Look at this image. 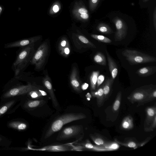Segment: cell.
Listing matches in <instances>:
<instances>
[{
  "label": "cell",
  "instance_id": "cell-38",
  "mask_svg": "<svg viewBox=\"0 0 156 156\" xmlns=\"http://www.w3.org/2000/svg\"><path fill=\"white\" fill-rule=\"evenodd\" d=\"M48 149H49L50 150L56 151H64L66 149V148L64 147L63 146H51Z\"/></svg>",
  "mask_w": 156,
  "mask_h": 156
},
{
  "label": "cell",
  "instance_id": "cell-30",
  "mask_svg": "<svg viewBox=\"0 0 156 156\" xmlns=\"http://www.w3.org/2000/svg\"><path fill=\"white\" fill-rule=\"evenodd\" d=\"M61 8V5L58 1L55 2L51 5L49 13L51 15H53L58 12Z\"/></svg>",
  "mask_w": 156,
  "mask_h": 156
},
{
  "label": "cell",
  "instance_id": "cell-17",
  "mask_svg": "<svg viewBox=\"0 0 156 156\" xmlns=\"http://www.w3.org/2000/svg\"><path fill=\"white\" fill-rule=\"evenodd\" d=\"M156 71L155 66H148L139 69L136 71V73L140 77H145L153 74Z\"/></svg>",
  "mask_w": 156,
  "mask_h": 156
},
{
  "label": "cell",
  "instance_id": "cell-33",
  "mask_svg": "<svg viewBox=\"0 0 156 156\" xmlns=\"http://www.w3.org/2000/svg\"><path fill=\"white\" fill-rule=\"evenodd\" d=\"M69 45L67 40L65 38L63 39L60 43L59 45V50L60 53L64 56V49L68 46Z\"/></svg>",
  "mask_w": 156,
  "mask_h": 156
},
{
  "label": "cell",
  "instance_id": "cell-21",
  "mask_svg": "<svg viewBox=\"0 0 156 156\" xmlns=\"http://www.w3.org/2000/svg\"><path fill=\"white\" fill-rule=\"evenodd\" d=\"M90 137L98 145L104 146L109 142L106 141L102 136L98 134H90Z\"/></svg>",
  "mask_w": 156,
  "mask_h": 156
},
{
  "label": "cell",
  "instance_id": "cell-39",
  "mask_svg": "<svg viewBox=\"0 0 156 156\" xmlns=\"http://www.w3.org/2000/svg\"><path fill=\"white\" fill-rule=\"evenodd\" d=\"M105 79V76L102 75H99L97 79L96 87L98 88L102 83Z\"/></svg>",
  "mask_w": 156,
  "mask_h": 156
},
{
  "label": "cell",
  "instance_id": "cell-9",
  "mask_svg": "<svg viewBox=\"0 0 156 156\" xmlns=\"http://www.w3.org/2000/svg\"><path fill=\"white\" fill-rule=\"evenodd\" d=\"M116 31L115 35V41H120L124 39L127 32V27L125 22L118 17L115 18L114 20Z\"/></svg>",
  "mask_w": 156,
  "mask_h": 156
},
{
  "label": "cell",
  "instance_id": "cell-42",
  "mask_svg": "<svg viewBox=\"0 0 156 156\" xmlns=\"http://www.w3.org/2000/svg\"><path fill=\"white\" fill-rule=\"evenodd\" d=\"M88 87V84L86 83L83 84L81 87V89L83 90H86Z\"/></svg>",
  "mask_w": 156,
  "mask_h": 156
},
{
  "label": "cell",
  "instance_id": "cell-14",
  "mask_svg": "<svg viewBox=\"0 0 156 156\" xmlns=\"http://www.w3.org/2000/svg\"><path fill=\"white\" fill-rule=\"evenodd\" d=\"M145 112L146 117L144 122V129L148 126L156 116V106L155 105L147 107L145 109Z\"/></svg>",
  "mask_w": 156,
  "mask_h": 156
},
{
  "label": "cell",
  "instance_id": "cell-22",
  "mask_svg": "<svg viewBox=\"0 0 156 156\" xmlns=\"http://www.w3.org/2000/svg\"><path fill=\"white\" fill-rule=\"evenodd\" d=\"M98 71H94L90 77V88L91 91L95 90L96 89L98 78L99 75Z\"/></svg>",
  "mask_w": 156,
  "mask_h": 156
},
{
  "label": "cell",
  "instance_id": "cell-11",
  "mask_svg": "<svg viewBox=\"0 0 156 156\" xmlns=\"http://www.w3.org/2000/svg\"><path fill=\"white\" fill-rule=\"evenodd\" d=\"M151 139V137H147L144 141L139 142L136 141L134 140L133 139H130L125 142H121L117 139H115V142L125 147L132 148L136 149L137 148L142 147L147 143Z\"/></svg>",
  "mask_w": 156,
  "mask_h": 156
},
{
  "label": "cell",
  "instance_id": "cell-4",
  "mask_svg": "<svg viewBox=\"0 0 156 156\" xmlns=\"http://www.w3.org/2000/svg\"><path fill=\"white\" fill-rule=\"evenodd\" d=\"M49 47L48 43L44 42L35 52L30 61L31 63L35 66L37 70L41 69L44 65L48 55Z\"/></svg>",
  "mask_w": 156,
  "mask_h": 156
},
{
  "label": "cell",
  "instance_id": "cell-6",
  "mask_svg": "<svg viewBox=\"0 0 156 156\" xmlns=\"http://www.w3.org/2000/svg\"><path fill=\"white\" fill-rule=\"evenodd\" d=\"M83 127L80 125L70 126L64 129L57 136L56 140H62L71 138L82 133Z\"/></svg>",
  "mask_w": 156,
  "mask_h": 156
},
{
  "label": "cell",
  "instance_id": "cell-41",
  "mask_svg": "<svg viewBox=\"0 0 156 156\" xmlns=\"http://www.w3.org/2000/svg\"><path fill=\"white\" fill-rule=\"evenodd\" d=\"M69 48V45L64 49V56L66 57L69 54L70 51Z\"/></svg>",
  "mask_w": 156,
  "mask_h": 156
},
{
  "label": "cell",
  "instance_id": "cell-12",
  "mask_svg": "<svg viewBox=\"0 0 156 156\" xmlns=\"http://www.w3.org/2000/svg\"><path fill=\"white\" fill-rule=\"evenodd\" d=\"M43 82L49 94L54 107H58V104L54 92L50 79L48 75H46L43 79Z\"/></svg>",
  "mask_w": 156,
  "mask_h": 156
},
{
  "label": "cell",
  "instance_id": "cell-10",
  "mask_svg": "<svg viewBox=\"0 0 156 156\" xmlns=\"http://www.w3.org/2000/svg\"><path fill=\"white\" fill-rule=\"evenodd\" d=\"M41 37L36 36L30 38L20 40L5 44V48H9L16 47H24L34 43L39 40Z\"/></svg>",
  "mask_w": 156,
  "mask_h": 156
},
{
  "label": "cell",
  "instance_id": "cell-40",
  "mask_svg": "<svg viewBox=\"0 0 156 156\" xmlns=\"http://www.w3.org/2000/svg\"><path fill=\"white\" fill-rule=\"evenodd\" d=\"M153 20L154 26L155 30H156V8H155L153 12Z\"/></svg>",
  "mask_w": 156,
  "mask_h": 156
},
{
  "label": "cell",
  "instance_id": "cell-13",
  "mask_svg": "<svg viewBox=\"0 0 156 156\" xmlns=\"http://www.w3.org/2000/svg\"><path fill=\"white\" fill-rule=\"evenodd\" d=\"M70 82L72 86L76 91L79 92L81 89L80 82L77 68L74 66L70 76Z\"/></svg>",
  "mask_w": 156,
  "mask_h": 156
},
{
  "label": "cell",
  "instance_id": "cell-43",
  "mask_svg": "<svg viewBox=\"0 0 156 156\" xmlns=\"http://www.w3.org/2000/svg\"><path fill=\"white\" fill-rule=\"evenodd\" d=\"M86 97L87 98H89L90 99L92 97V96L90 93H87L86 95Z\"/></svg>",
  "mask_w": 156,
  "mask_h": 156
},
{
  "label": "cell",
  "instance_id": "cell-15",
  "mask_svg": "<svg viewBox=\"0 0 156 156\" xmlns=\"http://www.w3.org/2000/svg\"><path fill=\"white\" fill-rule=\"evenodd\" d=\"M91 95L94 98H96L97 105L98 107L102 106L105 101L103 85L99 87L96 90L91 92Z\"/></svg>",
  "mask_w": 156,
  "mask_h": 156
},
{
  "label": "cell",
  "instance_id": "cell-24",
  "mask_svg": "<svg viewBox=\"0 0 156 156\" xmlns=\"http://www.w3.org/2000/svg\"><path fill=\"white\" fill-rule=\"evenodd\" d=\"M94 61L97 63L101 65H106V59L104 55L101 52L97 53L94 57Z\"/></svg>",
  "mask_w": 156,
  "mask_h": 156
},
{
  "label": "cell",
  "instance_id": "cell-31",
  "mask_svg": "<svg viewBox=\"0 0 156 156\" xmlns=\"http://www.w3.org/2000/svg\"><path fill=\"white\" fill-rule=\"evenodd\" d=\"M30 95L32 98H36L41 96H44L47 95L46 92L40 90H32L29 92Z\"/></svg>",
  "mask_w": 156,
  "mask_h": 156
},
{
  "label": "cell",
  "instance_id": "cell-3",
  "mask_svg": "<svg viewBox=\"0 0 156 156\" xmlns=\"http://www.w3.org/2000/svg\"><path fill=\"white\" fill-rule=\"evenodd\" d=\"M122 53L131 65L152 62L156 61L155 57L134 50L126 49Z\"/></svg>",
  "mask_w": 156,
  "mask_h": 156
},
{
  "label": "cell",
  "instance_id": "cell-5",
  "mask_svg": "<svg viewBox=\"0 0 156 156\" xmlns=\"http://www.w3.org/2000/svg\"><path fill=\"white\" fill-rule=\"evenodd\" d=\"M74 17L82 21H86L89 18L88 11L85 5L81 0L76 1L72 11Z\"/></svg>",
  "mask_w": 156,
  "mask_h": 156
},
{
  "label": "cell",
  "instance_id": "cell-35",
  "mask_svg": "<svg viewBox=\"0 0 156 156\" xmlns=\"http://www.w3.org/2000/svg\"><path fill=\"white\" fill-rule=\"evenodd\" d=\"M14 103V101H10L0 108V116L5 113Z\"/></svg>",
  "mask_w": 156,
  "mask_h": 156
},
{
  "label": "cell",
  "instance_id": "cell-18",
  "mask_svg": "<svg viewBox=\"0 0 156 156\" xmlns=\"http://www.w3.org/2000/svg\"><path fill=\"white\" fill-rule=\"evenodd\" d=\"M133 126V119L130 115L127 116L123 119L120 126L122 129L126 130L131 129Z\"/></svg>",
  "mask_w": 156,
  "mask_h": 156
},
{
  "label": "cell",
  "instance_id": "cell-37",
  "mask_svg": "<svg viewBox=\"0 0 156 156\" xmlns=\"http://www.w3.org/2000/svg\"><path fill=\"white\" fill-rule=\"evenodd\" d=\"M100 0H89V7L91 11H94L98 6Z\"/></svg>",
  "mask_w": 156,
  "mask_h": 156
},
{
  "label": "cell",
  "instance_id": "cell-23",
  "mask_svg": "<svg viewBox=\"0 0 156 156\" xmlns=\"http://www.w3.org/2000/svg\"><path fill=\"white\" fill-rule=\"evenodd\" d=\"M84 147L87 149L97 151H107L105 148L102 146L94 145L92 144L89 140L83 144Z\"/></svg>",
  "mask_w": 156,
  "mask_h": 156
},
{
  "label": "cell",
  "instance_id": "cell-27",
  "mask_svg": "<svg viewBox=\"0 0 156 156\" xmlns=\"http://www.w3.org/2000/svg\"><path fill=\"white\" fill-rule=\"evenodd\" d=\"M9 125L11 128L19 130H24L27 127L26 124L25 123L17 121L12 122Z\"/></svg>",
  "mask_w": 156,
  "mask_h": 156
},
{
  "label": "cell",
  "instance_id": "cell-44",
  "mask_svg": "<svg viewBox=\"0 0 156 156\" xmlns=\"http://www.w3.org/2000/svg\"><path fill=\"white\" fill-rule=\"evenodd\" d=\"M3 10V9L2 6L0 5V16Z\"/></svg>",
  "mask_w": 156,
  "mask_h": 156
},
{
  "label": "cell",
  "instance_id": "cell-45",
  "mask_svg": "<svg viewBox=\"0 0 156 156\" xmlns=\"http://www.w3.org/2000/svg\"><path fill=\"white\" fill-rule=\"evenodd\" d=\"M87 99L88 100H89V101L90 100V98H87Z\"/></svg>",
  "mask_w": 156,
  "mask_h": 156
},
{
  "label": "cell",
  "instance_id": "cell-16",
  "mask_svg": "<svg viewBox=\"0 0 156 156\" xmlns=\"http://www.w3.org/2000/svg\"><path fill=\"white\" fill-rule=\"evenodd\" d=\"M105 52L107 58L109 70L111 74L112 78L114 80L118 73V67L112 58L107 50Z\"/></svg>",
  "mask_w": 156,
  "mask_h": 156
},
{
  "label": "cell",
  "instance_id": "cell-8",
  "mask_svg": "<svg viewBox=\"0 0 156 156\" xmlns=\"http://www.w3.org/2000/svg\"><path fill=\"white\" fill-rule=\"evenodd\" d=\"M38 90V88L31 84L21 85L11 89L3 95L4 98H8L21 95L29 93L30 91Z\"/></svg>",
  "mask_w": 156,
  "mask_h": 156
},
{
  "label": "cell",
  "instance_id": "cell-19",
  "mask_svg": "<svg viewBox=\"0 0 156 156\" xmlns=\"http://www.w3.org/2000/svg\"><path fill=\"white\" fill-rule=\"evenodd\" d=\"M114 80L112 77L107 80L103 85V89L105 101L106 100L110 95L111 88Z\"/></svg>",
  "mask_w": 156,
  "mask_h": 156
},
{
  "label": "cell",
  "instance_id": "cell-1",
  "mask_svg": "<svg viewBox=\"0 0 156 156\" xmlns=\"http://www.w3.org/2000/svg\"><path fill=\"white\" fill-rule=\"evenodd\" d=\"M86 118V116L81 112L68 113L61 115L51 123L45 133L44 138L46 139L49 138L54 133L60 130L64 125L68 123Z\"/></svg>",
  "mask_w": 156,
  "mask_h": 156
},
{
  "label": "cell",
  "instance_id": "cell-29",
  "mask_svg": "<svg viewBox=\"0 0 156 156\" xmlns=\"http://www.w3.org/2000/svg\"><path fill=\"white\" fill-rule=\"evenodd\" d=\"M90 36L94 39L103 43H110L112 42L111 40L103 35L92 34Z\"/></svg>",
  "mask_w": 156,
  "mask_h": 156
},
{
  "label": "cell",
  "instance_id": "cell-32",
  "mask_svg": "<svg viewBox=\"0 0 156 156\" xmlns=\"http://www.w3.org/2000/svg\"><path fill=\"white\" fill-rule=\"evenodd\" d=\"M78 37L81 42L87 45L88 46L93 48H96L95 45L84 36L79 35L78 36Z\"/></svg>",
  "mask_w": 156,
  "mask_h": 156
},
{
  "label": "cell",
  "instance_id": "cell-46",
  "mask_svg": "<svg viewBox=\"0 0 156 156\" xmlns=\"http://www.w3.org/2000/svg\"><path fill=\"white\" fill-rule=\"evenodd\" d=\"M1 140V138L0 137V140Z\"/></svg>",
  "mask_w": 156,
  "mask_h": 156
},
{
  "label": "cell",
  "instance_id": "cell-28",
  "mask_svg": "<svg viewBox=\"0 0 156 156\" xmlns=\"http://www.w3.org/2000/svg\"><path fill=\"white\" fill-rule=\"evenodd\" d=\"M45 103L43 100H35L28 101L26 104V106L30 108H34L40 107Z\"/></svg>",
  "mask_w": 156,
  "mask_h": 156
},
{
  "label": "cell",
  "instance_id": "cell-36",
  "mask_svg": "<svg viewBox=\"0 0 156 156\" xmlns=\"http://www.w3.org/2000/svg\"><path fill=\"white\" fill-rule=\"evenodd\" d=\"M156 127V116H155L152 122L147 127L144 128V129L146 132H150L152 131Z\"/></svg>",
  "mask_w": 156,
  "mask_h": 156
},
{
  "label": "cell",
  "instance_id": "cell-26",
  "mask_svg": "<svg viewBox=\"0 0 156 156\" xmlns=\"http://www.w3.org/2000/svg\"><path fill=\"white\" fill-rule=\"evenodd\" d=\"M97 30L101 33L109 34L113 32L110 27L106 24L101 23L97 27Z\"/></svg>",
  "mask_w": 156,
  "mask_h": 156
},
{
  "label": "cell",
  "instance_id": "cell-7",
  "mask_svg": "<svg viewBox=\"0 0 156 156\" xmlns=\"http://www.w3.org/2000/svg\"><path fill=\"white\" fill-rule=\"evenodd\" d=\"M154 88V87L151 86L147 88L136 90L127 97V99L132 104L140 102L147 97Z\"/></svg>",
  "mask_w": 156,
  "mask_h": 156
},
{
  "label": "cell",
  "instance_id": "cell-20",
  "mask_svg": "<svg viewBox=\"0 0 156 156\" xmlns=\"http://www.w3.org/2000/svg\"><path fill=\"white\" fill-rule=\"evenodd\" d=\"M156 98V89L154 87L147 97L141 101L137 103V107L143 105L146 103L149 102Z\"/></svg>",
  "mask_w": 156,
  "mask_h": 156
},
{
  "label": "cell",
  "instance_id": "cell-25",
  "mask_svg": "<svg viewBox=\"0 0 156 156\" xmlns=\"http://www.w3.org/2000/svg\"><path fill=\"white\" fill-rule=\"evenodd\" d=\"M122 96L121 92H119L112 107V110L114 112H117L119 110L121 101Z\"/></svg>",
  "mask_w": 156,
  "mask_h": 156
},
{
  "label": "cell",
  "instance_id": "cell-34",
  "mask_svg": "<svg viewBox=\"0 0 156 156\" xmlns=\"http://www.w3.org/2000/svg\"><path fill=\"white\" fill-rule=\"evenodd\" d=\"M104 147L106 149L107 151L115 150L118 149L119 147V144L116 142H109Z\"/></svg>",
  "mask_w": 156,
  "mask_h": 156
},
{
  "label": "cell",
  "instance_id": "cell-2",
  "mask_svg": "<svg viewBox=\"0 0 156 156\" xmlns=\"http://www.w3.org/2000/svg\"><path fill=\"white\" fill-rule=\"evenodd\" d=\"M34 44L24 47L20 51L13 64L15 76H18L30 61L35 52Z\"/></svg>",
  "mask_w": 156,
  "mask_h": 156
}]
</instances>
